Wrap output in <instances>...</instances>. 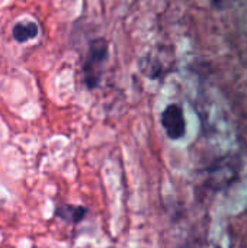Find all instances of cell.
<instances>
[{
	"instance_id": "3957f363",
	"label": "cell",
	"mask_w": 247,
	"mask_h": 248,
	"mask_svg": "<svg viewBox=\"0 0 247 248\" xmlns=\"http://www.w3.org/2000/svg\"><path fill=\"white\" fill-rule=\"evenodd\" d=\"M87 209L83 206H74V205H60L55 209V215L58 218H61L66 222H71V224H77L80 222L84 217H86Z\"/></svg>"
},
{
	"instance_id": "6da1fadb",
	"label": "cell",
	"mask_w": 247,
	"mask_h": 248,
	"mask_svg": "<svg viewBox=\"0 0 247 248\" xmlns=\"http://www.w3.org/2000/svg\"><path fill=\"white\" fill-rule=\"evenodd\" d=\"M109 45L105 38H95L89 44L87 55L83 61V81L89 89H95L99 86L103 64L108 60Z\"/></svg>"
},
{
	"instance_id": "7a4b0ae2",
	"label": "cell",
	"mask_w": 247,
	"mask_h": 248,
	"mask_svg": "<svg viewBox=\"0 0 247 248\" xmlns=\"http://www.w3.org/2000/svg\"><path fill=\"white\" fill-rule=\"evenodd\" d=\"M162 125L170 140H181L186 132V121L183 109L172 103L162 112Z\"/></svg>"
},
{
	"instance_id": "277c9868",
	"label": "cell",
	"mask_w": 247,
	"mask_h": 248,
	"mask_svg": "<svg viewBox=\"0 0 247 248\" xmlns=\"http://www.w3.org/2000/svg\"><path fill=\"white\" fill-rule=\"evenodd\" d=\"M13 38L17 42H26L38 35V25L35 22H26V23H16L13 26Z\"/></svg>"
}]
</instances>
